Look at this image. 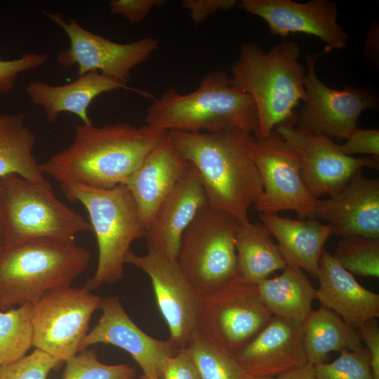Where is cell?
I'll use <instances>...</instances> for the list:
<instances>
[{
  "instance_id": "5",
  "label": "cell",
  "mask_w": 379,
  "mask_h": 379,
  "mask_svg": "<svg viewBox=\"0 0 379 379\" xmlns=\"http://www.w3.org/2000/svg\"><path fill=\"white\" fill-rule=\"evenodd\" d=\"M90 259L89 251L75 241L39 238L6 248L0 254V310L33 305L71 286Z\"/></svg>"
},
{
  "instance_id": "14",
  "label": "cell",
  "mask_w": 379,
  "mask_h": 379,
  "mask_svg": "<svg viewBox=\"0 0 379 379\" xmlns=\"http://www.w3.org/2000/svg\"><path fill=\"white\" fill-rule=\"evenodd\" d=\"M125 263L148 275L157 307L169 330L168 340L175 349L184 350L197 329L200 295L175 258L156 251L148 250L145 255L131 251Z\"/></svg>"
},
{
  "instance_id": "32",
  "label": "cell",
  "mask_w": 379,
  "mask_h": 379,
  "mask_svg": "<svg viewBox=\"0 0 379 379\" xmlns=\"http://www.w3.org/2000/svg\"><path fill=\"white\" fill-rule=\"evenodd\" d=\"M65 362L62 379H135L133 366L103 364L93 349L83 350Z\"/></svg>"
},
{
  "instance_id": "45",
  "label": "cell",
  "mask_w": 379,
  "mask_h": 379,
  "mask_svg": "<svg viewBox=\"0 0 379 379\" xmlns=\"http://www.w3.org/2000/svg\"><path fill=\"white\" fill-rule=\"evenodd\" d=\"M139 379H159V378L150 377V376H148V375H146L143 374L139 378Z\"/></svg>"
},
{
  "instance_id": "8",
  "label": "cell",
  "mask_w": 379,
  "mask_h": 379,
  "mask_svg": "<svg viewBox=\"0 0 379 379\" xmlns=\"http://www.w3.org/2000/svg\"><path fill=\"white\" fill-rule=\"evenodd\" d=\"M239 223L208 205L183 232L175 260L201 296L236 276V234Z\"/></svg>"
},
{
  "instance_id": "2",
  "label": "cell",
  "mask_w": 379,
  "mask_h": 379,
  "mask_svg": "<svg viewBox=\"0 0 379 379\" xmlns=\"http://www.w3.org/2000/svg\"><path fill=\"white\" fill-rule=\"evenodd\" d=\"M167 133L197 171L208 205L229 214L239 224L249 222L248 211L263 191L251 156L255 135L239 128Z\"/></svg>"
},
{
  "instance_id": "16",
  "label": "cell",
  "mask_w": 379,
  "mask_h": 379,
  "mask_svg": "<svg viewBox=\"0 0 379 379\" xmlns=\"http://www.w3.org/2000/svg\"><path fill=\"white\" fill-rule=\"evenodd\" d=\"M237 6L265 20L273 35L305 33L318 37L324 53L344 48L349 36L337 22V4L328 0H241Z\"/></svg>"
},
{
  "instance_id": "26",
  "label": "cell",
  "mask_w": 379,
  "mask_h": 379,
  "mask_svg": "<svg viewBox=\"0 0 379 379\" xmlns=\"http://www.w3.org/2000/svg\"><path fill=\"white\" fill-rule=\"evenodd\" d=\"M236 277L258 284L286 263L279 248L262 222L239 224L236 234Z\"/></svg>"
},
{
  "instance_id": "9",
  "label": "cell",
  "mask_w": 379,
  "mask_h": 379,
  "mask_svg": "<svg viewBox=\"0 0 379 379\" xmlns=\"http://www.w3.org/2000/svg\"><path fill=\"white\" fill-rule=\"evenodd\" d=\"M272 317L260 298L258 285L235 276L200 296L197 331L235 357Z\"/></svg>"
},
{
  "instance_id": "4",
  "label": "cell",
  "mask_w": 379,
  "mask_h": 379,
  "mask_svg": "<svg viewBox=\"0 0 379 379\" xmlns=\"http://www.w3.org/2000/svg\"><path fill=\"white\" fill-rule=\"evenodd\" d=\"M145 121L166 132H213L239 128L255 134L258 128L253 100L235 86L224 71L209 72L198 88L187 94L168 88L152 100Z\"/></svg>"
},
{
  "instance_id": "1",
  "label": "cell",
  "mask_w": 379,
  "mask_h": 379,
  "mask_svg": "<svg viewBox=\"0 0 379 379\" xmlns=\"http://www.w3.org/2000/svg\"><path fill=\"white\" fill-rule=\"evenodd\" d=\"M166 133L147 124H77L72 142L41 164V168L60 185L101 189L126 185Z\"/></svg>"
},
{
  "instance_id": "20",
  "label": "cell",
  "mask_w": 379,
  "mask_h": 379,
  "mask_svg": "<svg viewBox=\"0 0 379 379\" xmlns=\"http://www.w3.org/2000/svg\"><path fill=\"white\" fill-rule=\"evenodd\" d=\"M206 205L207 198L199 175L189 162L147 228L145 238L148 250L175 258L183 232Z\"/></svg>"
},
{
  "instance_id": "6",
  "label": "cell",
  "mask_w": 379,
  "mask_h": 379,
  "mask_svg": "<svg viewBox=\"0 0 379 379\" xmlns=\"http://www.w3.org/2000/svg\"><path fill=\"white\" fill-rule=\"evenodd\" d=\"M67 199L86 208L98 248L94 275L84 284L90 291L120 280L132 243L145 237L147 228L126 185L109 189L60 184Z\"/></svg>"
},
{
  "instance_id": "17",
  "label": "cell",
  "mask_w": 379,
  "mask_h": 379,
  "mask_svg": "<svg viewBox=\"0 0 379 379\" xmlns=\"http://www.w3.org/2000/svg\"><path fill=\"white\" fill-rule=\"evenodd\" d=\"M102 315L81 344L79 352L98 343L112 345L126 351L143 374L161 379L166 359L179 350L171 342L151 337L140 329L125 311L119 298H102Z\"/></svg>"
},
{
  "instance_id": "43",
  "label": "cell",
  "mask_w": 379,
  "mask_h": 379,
  "mask_svg": "<svg viewBox=\"0 0 379 379\" xmlns=\"http://www.w3.org/2000/svg\"><path fill=\"white\" fill-rule=\"evenodd\" d=\"M5 224L4 218L0 205V254L4 249Z\"/></svg>"
},
{
  "instance_id": "13",
  "label": "cell",
  "mask_w": 379,
  "mask_h": 379,
  "mask_svg": "<svg viewBox=\"0 0 379 379\" xmlns=\"http://www.w3.org/2000/svg\"><path fill=\"white\" fill-rule=\"evenodd\" d=\"M321 54L307 55L304 86L307 97L297 116L298 128L330 139H346L357 127L361 112L378 107V99L364 88L347 86L336 90L317 77L315 63Z\"/></svg>"
},
{
  "instance_id": "25",
  "label": "cell",
  "mask_w": 379,
  "mask_h": 379,
  "mask_svg": "<svg viewBox=\"0 0 379 379\" xmlns=\"http://www.w3.org/2000/svg\"><path fill=\"white\" fill-rule=\"evenodd\" d=\"M282 270L257 284L260 298L273 316L303 324L312 310L317 288L300 267L286 265Z\"/></svg>"
},
{
  "instance_id": "44",
  "label": "cell",
  "mask_w": 379,
  "mask_h": 379,
  "mask_svg": "<svg viewBox=\"0 0 379 379\" xmlns=\"http://www.w3.org/2000/svg\"><path fill=\"white\" fill-rule=\"evenodd\" d=\"M243 379H277V378H274V377L251 376V375H244Z\"/></svg>"
},
{
  "instance_id": "29",
  "label": "cell",
  "mask_w": 379,
  "mask_h": 379,
  "mask_svg": "<svg viewBox=\"0 0 379 379\" xmlns=\"http://www.w3.org/2000/svg\"><path fill=\"white\" fill-rule=\"evenodd\" d=\"M32 305L0 310V366L15 362L33 347Z\"/></svg>"
},
{
  "instance_id": "30",
  "label": "cell",
  "mask_w": 379,
  "mask_h": 379,
  "mask_svg": "<svg viewBox=\"0 0 379 379\" xmlns=\"http://www.w3.org/2000/svg\"><path fill=\"white\" fill-rule=\"evenodd\" d=\"M201 379H243L236 358L206 340L197 329L184 349Z\"/></svg>"
},
{
  "instance_id": "18",
  "label": "cell",
  "mask_w": 379,
  "mask_h": 379,
  "mask_svg": "<svg viewBox=\"0 0 379 379\" xmlns=\"http://www.w3.org/2000/svg\"><path fill=\"white\" fill-rule=\"evenodd\" d=\"M314 218L328 222L333 235L379 239V178L357 172L338 193L317 199Z\"/></svg>"
},
{
  "instance_id": "34",
  "label": "cell",
  "mask_w": 379,
  "mask_h": 379,
  "mask_svg": "<svg viewBox=\"0 0 379 379\" xmlns=\"http://www.w3.org/2000/svg\"><path fill=\"white\" fill-rule=\"evenodd\" d=\"M61 361L38 350L22 359L0 366V379H46Z\"/></svg>"
},
{
  "instance_id": "19",
  "label": "cell",
  "mask_w": 379,
  "mask_h": 379,
  "mask_svg": "<svg viewBox=\"0 0 379 379\" xmlns=\"http://www.w3.org/2000/svg\"><path fill=\"white\" fill-rule=\"evenodd\" d=\"M235 358L244 375L251 376H278L304 366L303 324L273 316Z\"/></svg>"
},
{
  "instance_id": "23",
  "label": "cell",
  "mask_w": 379,
  "mask_h": 379,
  "mask_svg": "<svg viewBox=\"0 0 379 379\" xmlns=\"http://www.w3.org/2000/svg\"><path fill=\"white\" fill-rule=\"evenodd\" d=\"M131 91L144 96L149 93L123 84L97 72L79 76L70 83L51 85L41 80L30 81L25 88L31 102L43 107L46 118L55 122L60 113L69 112L78 117L84 124H92L88 107L98 95L114 90Z\"/></svg>"
},
{
  "instance_id": "39",
  "label": "cell",
  "mask_w": 379,
  "mask_h": 379,
  "mask_svg": "<svg viewBox=\"0 0 379 379\" xmlns=\"http://www.w3.org/2000/svg\"><path fill=\"white\" fill-rule=\"evenodd\" d=\"M161 379H201L195 365L184 350L164 361Z\"/></svg>"
},
{
  "instance_id": "11",
  "label": "cell",
  "mask_w": 379,
  "mask_h": 379,
  "mask_svg": "<svg viewBox=\"0 0 379 379\" xmlns=\"http://www.w3.org/2000/svg\"><path fill=\"white\" fill-rule=\"evenodd\" d=\"M251 156L263 185L254 204L260 214L289 210L300 220L314 218L317 199L304 184L300 158L274 130L264 139L255 136Z\"/></svg>"
},
{
  "instance_id": "40",
  "label": "cell",
  "mask_w": 379,
  "mask_h": 379,
  "mask_svg": "<svg viewBox=\"0 0 379 379\" xmlns=\"http://www.w3.org/2000/svg\"><path fill=\"white\" fill-rule=\"evenodd\" d=\"M357 331L370 355L373 378L379 379V328L376 319L366 321Z\"/></svg>"
},
{
  "instance_id": "27",
  "label": "cell",
  "mask_w": 379,
  "mask_h": 379,
  "mask_svg": "<svg viewBox=\"0 0 379 379\" xmlns=\"http://www.w3.org/2000/svg\"><path fill=\"white\" fill-rule=\"evenodd\" d=\"M36 138L25 123L23 113L0 112V178L15 174L44 184L51 183L34 154Z\"/></svg>"
},
{
  "instance_id": "28",
  "label": "cell",
  "mask_w": 379,
  "mask_h": 379,
  "mask_svg": "<svg viewBox=\"0 0 379 379\" xmlns=\"http://www.w3.org/2000/svg\"><path fill=\"white\" fill-rule=\"evenodd\" d=\"M303 327L307 362L313 366L325 363L331 352L364 347L358 331L324 306L312 310Z\"/></svg>"
},
{
  "instance_id": "7",
  "label": "cell",
  "mask_w": 379,
  "mask_h": 379,
  "mask_svg": "<svg viewBox=\"0 0 379 379\" xmlns=\"http://www.w3.org/2000/svg\"><path fill=\"white\" fill-rule=\"evenodd\" d=\"M0 205L4 249L33 239L75 241L77 234L92 230L89 222L56 197L51 183L15 174L1 178Z\"/></svg>"
},
{
  "instance_id": "38",
  "label": "cell",
  "mask_w": 379,
  "mask_h": 379,
  "mask_svg": "<svg viewBox=\"0 0 379 379\" xmlns=\"http://www.w3.org/2000/svg\"><path fill=\"white\" fill-rule=\"evenodd\" d=\"M237 0H183L182 6L190 11L194 25L204 22L210 15L220 11H229L237 6Z\"/></svg>"
},
{
  "instance_id": "10",
  "label": "cell",
  "mask_w": 379,
  "mask_h": 379,
  "mask_svg": "<svg viewBox=\"0 0 379 379\" xmlns=\"http://www.w3.org/2000/svg\"><path fill=\"white\" fill-rule=\"evenodd\" d=\"M102 298L86 288L51 291L32 305L33 347L65 362L79 352Z\"/></svg>"
},
{
  "instance_id": "15",
  "label": "cell",
  "mask_w": 379,
  "mask_h": 379,
  "mask_svg": "<svg viewBox=\"0 0 379 379\" xmlns=\"http://www.w3.org/2000/svg\"><path fill=\"white\" fill-rule=\"evenodd\" d=\"M274 131L299 157L304 184L316 199L338 193L363 168H378V161L347 156L338 144L324 135L290 125L279 126Z\"/></svg>"
},
{
  "instance_id": "22",
  "label": "cell",
  "mask_w": 379,
  "mask_h": 379,
  "mask_svg": "<svg viewBox=\"0 0 379 379\" xmlns=\"http://www.w3.org/2000/svg\"><path fill=\"white\" fill-rule=\"evenodd\" d=\"M317 299L338 314L347 324L359 328L379 316V295L359 284L325 248L319 262Z\"/></svg>"
},
{
  "instance_id": "12",
  "label": "cell",
  "mask_w": 379,
  "mask_h": 379,
  "mask_svg": "<svg viewBox=\"0 0 379 379\" xmlns=\"http://www.w3.org/2000/svg\"><path fill=\"white\" fill-rule=\"evenodd\" d=\"M43 13L62 28L69 41V48L58 54V62L65 67L77 66L79 76L97 72L128 85L131 70L159 48V41L152 37L118 43L86 29L74 19L65 21L60 13Z\"/></svg>"
},
{
  "instance_id": "41",
  "label": "cell",
  "mask_w": 379,
  "mask_h": 379,
  "mask_svg": "<svg viewBox=\"0 0 379 379\" xmlns=\"http://www.w3.org/2000/svg\"><path fill=\"white\" fill-rule=\"evenodd\" d=\"M364 54L374 64L376 63V60H378V25L376 23L370 27L366 40Z\"/></svg>"
},
{
  "instance_id": "24",
  "label": "cell",
  "mask_w": 379,
  "mask_h": 379,
  "mask_svg": "<svg viewBox=\"0 0 379 379\" xmlns=\"http://www.w3.org/2000/svg\"><path fill=\"white\" fill-rule=\"evenodd\" d=\"M260 219L277 239L287 265L298 267L317 278L320 256L333 235L332 228L315 218L294 220L277 213H260Z\"/></svg>"
},
{
  "instance_id": "3",
  "label": "cell",
  "mask_w": 379,
  "mask_h": 379,
  "mask_svg": "<svg viewBox=\"0 0 379 379\" xmlns=\"http://www.w3.org/2000/svg\"><path fill=\"white\" fill-rule=\"evenodd\" d=\"M295 41H284L266 51L260 45L244 44L231 67L232 83L254 101L258 128L255 136L267 138L279 126L297 121L295 109L307 97L305 67Z\"/></svg>"
},
{
  "instance_id": "21",
  "label": "cell",
  "mask_w": 379,
  "mask_h": 379,
  "mask_svg": "<svg viewBox=\"0 0 379 379\" xmlns=\"http://www.w3.org/2000/svg\"><path fill=\"white\" fill-rule=\"evenodd\" d=\"M188 164L166 133L131 178L126 187L146 228Z\"/></svg>"
},
{
  "instance_id": "31",
  "label": "cell",
  "mask_w": 379,
  "mask_h": 379,
  "mask_svg": "<svg viewBox=\"0 0 379 379\" xmlns=\"http://www.w3.org/2000/svg\"><path fill=\"white\" fill-rule=\"evenodd\" d=\"M333 256L352 274L379 277V239L357 235L341 237Z\"/></svg>"
},
{
  "instance_id": "37",
  "label": "cell",
  "mask_w": 379,
  "mask_h": 379,
  "mask_svg": "<svg viewBox=\"0 0 379 379\" xmlns=\"http://www.w3.org/2000/svg\"><path fill=\"white\" fill-rule=\"evenodd\" d=\"M163 0H112L109 2L110 11L126 18L131 24L142 21L157 6H161Z\"/></svg>"
},
{
  "instance_id": "33",
  "label": "cell",
  "mask_w": 379,
  "mask_h": 379,
  "mask_svg": "<svg viewBox=\"0 0 379 379\" xmlns=\"http://www.w3.org/2000/svg\"><path fill=\"white\" fill-rule=\"evenodd\" d=\"M340 352L332 362L314 366L317 379H374L366 348Z\"/></svg>"
},
{
  "instance_id": "36",
  "label": "cell",
  "mask_w": 379,
  "mask_h": 379,
  "mask_svg": "<svg viewBox=\"0 0 379 379\" xmlns=\"http://www.w3.org/2000/svg\"><path fill=\"white\" fill-rule=\"evenodd\" d=\"M345 140L343 144L339 145V147L347 156L354 157L358 154L379 155L378 129L357 127Z\"/></svg>"
},
{
  "instance_id": "35",
  "label": "cell",
  "mask_w": 379,
  "mask_h": 379,
  "mask_svg": "<svg viewBox=\"0 0 379 379\" xmlns=\"http://www.w3.org/2000/svg\"><path fill=\"white\" fill-rule=\"evenodd\" d=\"M48 60L47 54L33 52L23 53L15 59H0V95L13 91L20 73L39 67Z\"/></svg>"
},
{
  "instance_id": "42",
  "label": "cell",
  "mask_w": 379,
  "mask_h": 379,
  "mask_svg": "<svg viewBox=\"0 0 379 379\" xmlns=\"http://www.w3.org/2000/svg\"><path fill=\"white\" fill-rule=\"evenodd\" d=\"M277 379H317L314 366L310 363L277 376Z\"/></svg>"
}]
</instances>
